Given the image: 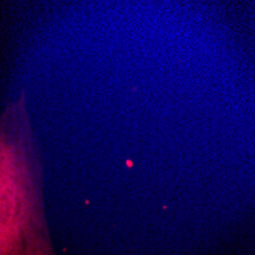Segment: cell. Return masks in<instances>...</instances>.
Masks as SVG:
<instances>
[{
  "label": "cell",
  "instance_id": "obj_1",
  "mask_svg": "<svg viewBox=\"0 0 255 255\" xmlns=\"http://www.w3.org/2000/svg\"><path fill=\"white\" fill-rule=\"evenodd\" d=\"M0 255H55L25 94L0 110Z\"/></svg>",
  "mask_w": 255,
  "mask_h": 255
}]
</instances>
